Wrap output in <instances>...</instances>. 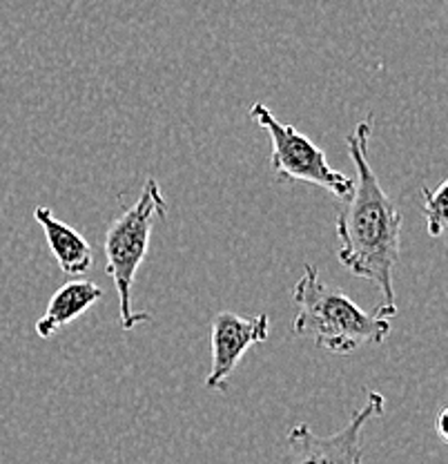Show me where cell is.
Returning a JSON list of instances; mask_svg holds the SVG:
<instances>
[{
    "mask_svg": "<svg viewBox=\"0 0 448 464\" xmlns=\"http://www.w3.org/2000/svg\"><path fill=\"white\" fill-rule=\"evenodd\" d=\"M103 297V290L88 279H71L52 295L43 317L36 322V335L41 340H50L61 328L70 326L85 311H90L99 299Z\"/></svg>",
    "mask_w": 448,
    "mask_h": 464,
    "instance_id": "obj_8",
    "label": "cell"
},
{
    "mask_svg": "<svg viewBox=\"0 0 448 464\" xmlns=\"http://www.w3.org/2000/svg\"><path fill=\"white\" fill-rule=\"evenodd\" d=\"M446 190L448 181H442L437 190L422 188L424 217H426V230L431 237H442L446 228Z\"/></svg>",
    "mask_w": 448,
    "mask_h": 464,
    "instance_id": "obj_9",
    "label": "cell"
},
{
    "mask_svg": "<svg viewBox=\"0 0 448 464\" xmlns=\"http://www.w3.org/2000/svg\"><path fill=\"white\" fill-rule=\"evenodd\" d=\"M446 420H448V409H440V413H437L435 431H437V435H440L442 442H448V427H446Z\"/></svg>",
    "mask_w": 448,
    "mask_h": 464,
    "instance_id": "obj_10",
    "label": "cell"
},
{
    "mask_svg": "<svg viewBox=\"0 0 448 464\" xmlns=\"http://www.w3.org/2000/svg\"><path fill=\"white\" fill-rule=\"evenodd\" d=\"M167 201L163 197L157 179H148L141 197L134 206L123 212L108 226L105 232V273L112 277L119 293L120 328L134 331L138 324L149 322L148 313L132 311V286L141 261L146 259L157 221L166 219Z\"/></svg>",
    "mask_w": 448,
    "mask_h": 464,
    "instance_id": "obj_3",
    "label": "cell"
},
{
    "mask_svg": "<svg viewBox=\"0 0 448 464\" xmlns=\"http://www.w3.org/2000/svg\"><path fill=\"white\" fill-rule=\"evenodd\" d=\"M292 299L297 304L295 335L308 337L317 348L335 355H350L366 344H384L393 328L386 313L379 308L373 313L361 311L348 295L321 282L315 264H306Z\"/></svg>",
    "mask_w": 448,
    "mask_h": 464,
    "instance_id": "obj_2",
    "label": "cell"
},
{
    "mask_svg": "<svg viewBox=\"0 0 448 464\" xmlns=\"http://www.w3.org/2000/svg\"><path fill=\"white\" fill-rule=\"evenodd\" d=\"M33 219L41 224L43 232H45L47 246H50L54 259L59 261L62 273L71 275V277L88 273L91 264H94V255H91L90 241L79 230L56 219L54 212L45 206H38L33 210Z\"/></svg>",
    "mask_w": 448,
    "mask_h": 464,
    "instance_id": "obj_7",
    "label": "cell"
},
{
    "mask_svg": "<svg viewBox=\"0 0 448 464\" xmlns=\"http://www.w3.org/2000/svg\"><path fill=\"white\" fill-rule=\"evenodd\" d=\"M250 116L270 137V163L279 181H303L329 190L335 199L346 201L353 195L355 181L344 172L330 168L326 152L312 139L286 125L272 114L266 103L250 105Z\"/></svg>",
    "mask_w": 448,
    "mask_h": 464,
    "instance_id": "obj_4",
    "label": "cell"
},
{
    "mask_svg": "<svg viewBox=\"0 0 448 464\" xmlns=\"http://www.w3.org/2000/svg\"><path fill=\"white\" fill-rule=\"evenodd\" d=\"M386 398L370 391L366 404L355 411L344 429L332 435H317L308 424H297L286 438V451L279 464H364L361 431L373 418H379Z\"/></svg>",
    "mask_w": 448,
    "mask_h": 464,
    "instance_id": "obj_5",
    "label": "cell"
},
{
    "mask_svg": "<svg viewBox=\"0 0 448 464\" xmlns=\"http://www.w3.org/2000/svg\"><path fill=\"white\" fill-rule=\"evenodd\" d=\"M268 335L270 319L263 313L254 317L237 315L233 311L216 313L212 319V364L205 386L216 393H225L245 351L254 344H263Z\"/></svg>",
    "mask_w": 448,
    "mask_h": 464,
    "instance_id": "obj_6",
    "label": "cell"
},
{
    "mask_svg": "<svg viewBox=\"0 0 448 464\" xmlns=\"http://www.w3.org/2000/svg\"><path fill=\"white\" fill-rule=\"evenodd\" d=\"M373 134L370 121H359L348 134L350 161L355 166L353 195L337 215V259L355 277L375 284L382 293L379 311L397 317L393 270L397 268L402 248V215L384 192L377 174L368 161V143Z\"/></svg>",
    "mask_w": 448,
    "mask_h": 464,
    "instance_id": "obj_1",
    "label": "cell"
}]
</instances>
